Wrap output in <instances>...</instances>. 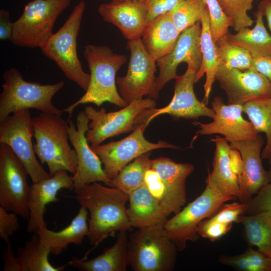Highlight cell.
<instances>
[{"label":"cell","mask_w":271,"mask_h":271,"mask_svg":"<svg viewBox=\"0 0 271 271\" xmlns=\"http://www.w3.org/2000/svg\"><path fill=\"white\" fill-rule=\"evenodd\" d=\"M128 201L127 213L132 228L164 224L168 219L145 183L129 194Z\"/></svg>","instance_id":"obj_26"},{"label":"cell","mask_w":271,"mask_h":271,"mask_svg":"<svg viewBox=\"0 0 271 271\" xmlns=\"http://www.w3.org/2000/svg\"><path fill=\"white\" fill-rule=\"evenodd\" d=\"M201 34V24L199 21L180 34L170 53L157 60L159 74L156 82L159 91L169 81L177 78V69L180 63L185 62L187 68L197 73L199 71L202 59Z\"/></svg>","instance_id":"obj_16"},{"label":"cell","mask_w":271,"mask_h":271,"mask_svg":"<svg viewBox=\"0 0 271 271\" xmlns=\"http://www.w3.org/2000/svg\"><path fill=\"white\" fill-rule=\"evenodd\" d=\"M234 198L206 185L198 197L168 219L163 226L178 250H184L188 241H197L199 237L197 231L199 224L214 215L226 202Z\"/></svg>","instance_id":"obj_9"},{"label":"cell","mask_w":271,"mask_h":271,"mask_svg":"<svg viewBox=\"0 0 271 271\" xmlns=\"http://www.w3.org/2000/svg\"><path fill=\"white\" fill-rule=\"evenodd\" d=\"M183 1L184 0H146L148 10V23L160 15L170 12Z\"/></svg>","instance_id":"obj_44"},{"label":"cell","mask_w":271,"mask_h":271,"mask_svg":"<svg viewBox=\"0 0 271 271\" xmlns=\"http://www.w3.org/2000/svg\"><path fill=\"white\" fill-rule=\"evenodd\" d=\"M245 203L234 202L223 204L211 217L223 223H239L240 216L245 214Z\"/></svg>","instance_id":"obj_42"},{"label":"cell","mask_w":271,"mask_h":271,"mask_svg":"<svg viewBox=\"0 0 271 271\" xmlns=\"http://www.w3.org/2000/svg\"><path fill=\"white\" fill-rule=\"evenodd\" d=\"M88 213L85 207L81 206L77 214L65 228L57 232L49 230L47 227L41 230L37 234L41 243L50 248L51 253L54 255L60 254L71 243L81 245L88 234Z\"/></svg>","instance_id":"obj_27"},{"label":"cell","mask_w":271,"mask_h":271,"mask_svg":"<svg viewBox=\"0 0 271 271\" xmlns=\"http://www.w3.org/2000/svg\"><path fill=\"white\" fill-rule=\"evenodd\" d=\"M252 60L254 68L271 82V55L252 56Z\"/></svg>","instance_id":"obj_47"},{"label":"cell","mask_w":271,"mask_h":271,"mask_svg":"<svg viewBox=\"0 0 271 271\" xmlns=\"http://www.w3.org/2000/svg\"><path fill=\"white\" fill-rule=\"evenodd\" d=\"M33 118L28 109L17 111L0 122V143L9 146L25 166L33 183L50 176L34 151Z\"/></svg>","instance_id":"obj_10"},{"label":"cell","mask_w":271,"mask_h":271,"mask_svg":"<svg viewBox=\"0 0 271 271\" xmlns=\"http://www.w3.org/2000/svg\"><path fill=\"white\" fill-rule=\"evenodd\" d=\"M218 261L239 271H271V258L258 249L251 247L242 254L221 255Z\"/></svg>","instance_id":"obj_34"},{"label":"cell","mask_w":271,"mask_h":271,"mask_svg":"<svg viewBox=\"0 0 271 271\" xmlns=\"http://www.w3.org/2000/svg\"><path fill=\"white\" fill-rule=\"evenodd\" d=\"M211 106L215 112L212 122H193L199 126L197 134L205 136L220 134L230 144L254 139L259 134L252 123L242 117V105H226L221 97L216 96L212 101Z\"/></svg>","instance_id":"obj_17"},{"label":"cell","mask_w":271,"mask_h":271,"mask_svg":"<svg viewBox=\"0 0 271 271\" xmlns=\"http://www.w3.org/2000/svg\"><path fill=\"white\" fill-rule=\"evenodd\" d=\"M7 246L3 253L4 271H22V267L20 261L18 257L14 254L12 249L11 240L6 242Z\"/></svg>","instance_id":"obj_45"},{"label":"cell","mask_w":271,"mask_h":271,"mask_svg":"<svg viewBox=\"0 0 271 271\" xmlns=\"http://www.w3.org/2000/svg\"><path fill=\"white\" fill-rule=\"evenodd\" d=\"M197 72L187 68L182 75L175 79L174 93L170 103L162 108L155 109L153 119L163 114H168L175 119H197L201 116L215 117L213 109L206 106L196 97L194 84Z\"/></svg>","instance_id":"obj_19"},{"label":"cell","mask_w":271,"mask_h":271,"mask_svg":"<svg viewBox=\"0 0 271 271\" xmlns=\"http://www.w3.org/2000/svg\"><path fill=\"white\" fill-rule=\"evenodd\" d=\"M151 153H145L125 166L111 179L109 186L116 188L127 194L145 183L146 171L151 168Z\"/></svg>","instance_id":"obj_32"},{"label":"cell","mask_w":271,"mask_h":271,"mask_svg":"<svg viewBox=\"0 0 271 271\" xmlns=\"http://www.w3.org/2000/svg\"><path fill=\"white\" fill-rule=\"evenodd\" d=\"M209 16L210 29L216 43L225 36L232 26L231 20L225 14L217 0H204Z\"/></svg>","instance_id":"obj_38"},{"label":"cell","mask_w":271,"mask_h":271,"mask_svg":"<svg viewBox=\"0 0 271 271\" xmlns=\"http://www.w3.org/2000/svg\"><path fill=\"white\" fill-rule=\"evenodd\" d=\"M258 8L261 10L263 16L266 18L268 27L271 32V2L260 1Z\"/></svg>","instance_id":"obj_48"},{"label":"cell","mask_w":271,"mask_h":271,"mask_svg":"<svg viewBox=\"0 0 271 271\" xmlns=\"http://www.w3.org/2000/svg\"><path fill=\"white\" fill-rule=\"evenodd\" d=\"M126 230L118 232L114 244L99 255L89 260L73 257L68 262L81 271H125L128 265V236Z\"/></svg>","instance_id":"obj_25"},{"label":"cell","mask_w":271,"mask_h":271,"mask_svg":"<svg viewBox=\"0 0 271 271\" xmlns=\"http://www.w3.org/2000/svg\"><path fill=\"white\" fill-rule=\"evenodd\" d=\"M111 1H127V0H111ZM128 1H146V0H128Z\"/></svg>","instance_id":"obj_50"},{"label":"cell","mask_w":271,"mask_h":271,"mask_svg":"<svg viewBox=\"0 0 271 271\" xmlns=\"http://www.w3.org/2000/svg\"><path fill=\"white\" fill-rule=\"evenodd\" d=\"M264 144L262 137H257L230 144L237 149L241 156L243 165V174L239 186L240 202L246 203L264 185L270 183L269 171L262 166L261 150Z\"/></svg>","instance_id":"obj_21"},{"label":"cell","mask_w":271,"mask_h":271,"mask_svg":"<svg viewBox=\"0 0 271 271\" xmlns=\"http://www.w3.org/2000/svg\"><path fill=\"white\" fill-rule=\"evenodd\" d=\"M244 215L256 214L262 212L271 213V183L262 187L256 195L245 203Z\"/></svg>","instance_id":"obj_41"},{"label":"cell","mask_w":271,"mask_h":271,"mask_svg":"<svg viewBox=\"0 0 271 271\" xmlns=\"http://www.w3.org/2000/svg\"><path fill=\"white\" fill-rule=\"evenodd\" d=\"M269 159V161H270V170L269 171L270 176V183H271V153H270Z\"/></svg>","instance_id":"obj_49"},{"label":"cell","mask_w":271,"mask_h":271,"mask_svg":"<svg viewBox=\"0 0 271 271\" xmlns=\"http://www.w3.org/2000/svg\"><path fill=\"white\" fill-rule=\"evenodd\" d=\"M155 99L147 97L134 100L116 111L106 112L104 108L96 110L86 106L84 112L88 116L89 129L86 137L91 146L101 144L106 139L147 127L153 119L156 106Z\"/></svg>","instance_id":"obj_5"},{"label":"cell","mask_w":271,"mask_h":271,"mask_svg":"<svg viewBox=\"0 0 271 271\" xmlns=\"http://www.w3.org/2000/svg\"><path fill=\"white\" fill-rule=\"evenodd\" d=\"M255 129L265 134L267 142L261 154L262 159H269L271 153V97L248 101L242 105Z\"/></svg>","instance_id":"obj_33"},{"label":"cell","mask_w":271,"mask_h":271,"mask_svg":"<svg viewBox=\"0 0 271 271\" xmlns=\"http://www.w3.org/2000/svg\"><path fill=\"white\" fill-rule=\"evenodd\" d=\"M51 253L50 248L41 242L38 234L34 233L24 246L18 250L17 256L20 261L22 271H62L67 265L55 267L48 259Z\"/></svg>","instance_id":"obj_31"},{"label":"cell","mask_w":271,"mask_h":271,"mask_svg":"<svg viewBox=\"0 0 271 271\" xmlns=\"http://www.w3.org/2000/svg\"><path fill=\"white\" fill-rule=\"evenodd\" d=\"M215 80L226 92L229 104L243 105L271 97V82L253 66L243 71L220 65Z\"/></svg>","instance_id":"obj_15"},{"label":"cell","mask_w":271,"mask_h":271,"mask_svg":"<svg viewBox=\"0 0 271 271\" xmlns=\"http://www.w3.org/2000/svg\"><path fill=\"white\" fill-rule=\"evenodd\" d=\"M177 250L163 224L138 228L128 236V265L134 271H171Z\"/></svg>","instance_id":"obj_6"},{"label":"cell","mask_w":271,"mask_h":271,"mask_svg":"<svg viewBox=\"0 0 271 271\" xmlns=\"http://www.w3.org/2000/svg\"><path fill=\"white\" fill-rule=\"evenodd\" d=\"M215 44L220 65L240 70L253 66L252 56L245 49L227 42L224 37Z\"/></svg>","instance_id":"obj_36"},{"label":"cell","mask_w":271,"mask_h":271,"mask_svg":"<svg viewBox=\"0 0 271 271\" xmlns=\"http://www.w3.org/2000/svg\"><path fill=\"white\" fill-rule=\"evenodd\" d=\"M260 1H266V2H271V0H260Z\"/></svg>","instance_id":"obj_51"},{"label":"cell","mask_w":271,"mask_h":271,"mask_svg":"<svg viewBox=\"0 0 271 271\" xmlns=\"http://www.w3.org/2000/svg\"><path fill=\"white\" fill-rule=\"evenodd\" d=\"M86 8L80 1L73 9L63 26L40 49L48 58L54 61L68 79L85 91L90 82V75L84 71L77 52V38Z\"/></svg>","instance_id":"obj_7"},{"label":"cell","mask_w":271,"mask_h":271,"mask_svg":"<svg viewBox=\"0 0 271 271\" xmlns=\"http://www.w3.org/2000/svg\"><path fill=\"white\" fill-rule=\"evenodd\" d=\"M225 14L231 20L233 29L237 32L250 27L254 21L247 12L253 8L256 0H217Z\"/></svg>","instance_id":"obj_37"},{"label":"cell","mask_w":271,"mask_h":271,"mask_svg":"<svg viewBox=\"0 0 271 271\" xmlns=\"http://www.w3.org/2000/svg\"><path fill=\"white\" fill-rule=\"evenodd\" d=\"M84 56L90 72V80L85 93L78 100L63 109L72 116L80 104L93 103L99 107L108 102L120 108L127 104L120 95L116 85L115 76L126 63V57L114 53L107 46L88 44L85 46Z\"/></svg>","instance_id":"obj_2"},{"label":"cell","mask_w":271,"mask_h":271,"mask_svg":"<svg viewBox=\"0 0 271 271\" xmlns=\"http://www.w3.org/2000/svg\"><path fill=\"white\" fill-rule=\"evenodd\" d=\"M29 174L12 149L0 143V206L29 220Z\"/></svg>","instance_id":"obj_12"},{"label":"cell","mask_w":271,"mask_h":271,"mask_svg":"<svg viewBox=\"0 0 271 271\" xmlns=\"http://www.w3.org/2000/svg\"><path fill=\"white\" fill-rule=\"evenodd\" d=\"M69 140L75 151L77 168L72 176L74 190L94 182H103L109 186L111 180L105 174L98 156L92 150L86 137L89 119L84 111L76 117V127L71 119H68Z\"/></svg>","instance_id":"obj_14"},{"label":"cell","mask_w":271,"mask_h":271,"mask_svg":"<svg viewBox=\"0 0 271 271\" xmlns=\"http://www.w3.org/2000/svg\"><path fill=\"white\" fill-rule=\"evenodd\" d=\"M233 224L221 223L211 217L205 219L198 225V233L211 241L219 240L231 229Z\"/></svg>","instance_id":"obj_40"},{"label":"cell","mask_w":271,"mask_h":271,"mask_svg":"<svg viewBox=\"0 0 271 271\" xmlns=\"http://www.w3.org/2000/svg\"><path fill=\"white\" fill-rule=\"evenodd\" d=\"M151 168L159 174L165 186L169 216L177 214L186 202V181L194 171V166L159 157L151 160Z\"/></svg>","instance_id":"obj_22"},{"label":"cell","mask_w":271,"mask_h":271,"mask_svg":"<svg viewBox=\"0 0 271 271\" xmlns=\"http://www.w3.org/2000/svg\"><path fill=\"white\" fill-rule=\"evenodd\" d=\"M74 192V198L90 214L87 237L92 248L115 232L132 228L126 207L128 194L98 182L85 185Z\"/></svg>","instance_id":"obj_1"},{"label":"cell","mask_w":271,"mask_h":271,"mask_svg":"<svg viewBox=\"0 0 271 271\" xmlns=\"http://www.w3.org/2000/svg\"><path fill=\"white\" fill-rule=\"evenodd\" d=\"M13 29V22L11 21L9 11L0 10V40L4 41L10 39Z\"/></svg>","instance_id":"obj_46"},{"label":"cell","mask_w":271,"mask_h":271,"mask_svg":"<svg viewBox=\"0 0 271 271\" xmlns=\"http://www.w3.org/2000/svg\"><path fill=\"white\" fill-rule=\"evenodd\" d=\"M145 184L152 195L159 203L166 218L169 216L167 191L159 174L150 168L146 172Z\"/></svg>","instance_id":"obj_39"},{"label":"cell","mask_w":271,"mask_h":271,"mask_svg":"<svg viewBox=\"0 0 271 271\" xmlns=\"http://www.w3.org/2000/svg\"><path fill=\"white\" fill-rule=\"evenodd\" d=\"M206 8L204 0H184L169 13L173 23L182 33L200 21Z\"/></svg>","instance_id":"obj_35"},{"label":"cell","mask_w":271,"mask_h":271,"mask_svg":"<svg viewBox=\"0 0 271 271\" xmlns=\"http://www.w3.org/2000/svg\"><path fill=\"white\" fill-rule=\"evenodd\" d=\"M0 94V122L11 114L23 109H35L41 112L62 115L63 110L52 102L54 95L64 85L63 80L54 84H42L24 80L15 68L4 72Z\"/></svg>","instance_id":"obj_4"},{"label":"cell","mask_w":271,"mask_h":271,"mask_svg":"<svg viewBox=\"0 0 271 271\" xmlns=\"http://www.w3.org/2000/svg\"><path fill=\"white\" fill-rule=\"evenodd\" d=\"M127 48L130 58L126 75L118 77V92L127 103L143 98L144 96L156 99L159 91L156 85V61L145 50L141 39L129 40Z\"/></svg>","instance_id":"obj_11"},{"label":"cell","mask_w":271,"mask_h":271,"mask_svg":"<svg viewBox=\"0 0 271 271\" xmlns=\"http://www.w3.org/2000/svg\"><path fill=\"white\" fill-rule=\"evenodd\" d=\"M146 128L139 127L118 141L90 146L100 159L104 171L109 179L114 178L122 168L145 153L159 149L178 148L165 141L156 143L149 142L144 136Z\"/></svg>","instance_id":"obj_13"},{"label":"cell","mask_w":271,"mask_h":271,"mask_svg":"<svg viewBox=\"0 0 271 271\" xmlns=\"http://www.w3.org/2000/svg\"><path fill=\"white\" fill-rule=\"evenodd\" d=\"M211 141L215 144L213 169L208 174L205 183L225 195L239 199L240 191L238 179L230 164L231 147L224 138L219 136Z\"/></svg>","instance_id":"obj_24"},{"label":"cell","mask_w":271,"mask_h":271,"mask_svg":"<svg viewBox=\"0 0 271 271\" xmlns=\"http://www.w3.org/2000/svg\"><path fill=\"white\" fill-rule=\"evenodd\" d=\"M98 12L104 21L116 26L128 41L141 39L148 24L145 1H119L102 4Z\"/></svg>","instance_id":"obj_20"},{"label":"cell","mask_w":271,"mask_h":271,"mask_svg":"<svg viewBox=\"0 0 271 271\" xmlns=\"http://www.w3.org/2000/svg\"><path fill=\"white\" fill-rule=\"evenodd\" d=\"M62 189H74L72 176L63 170L33 183L30 186L28 202L30 217L26 229L28 232L38 233L47 227L44 218L46 207L50 203L59 201L57 195Z\"/></svg>","instance_id":"obj_18"},{"label":"cell","mask_w":271,"mask_h":271,"mask_svg":"<svg viewBox=\"0 0 271 271\" xmlns=\"http://www.w3.org/2000/svg\"><path fill=\"white\" fill-rule=\"evenodd\" d=\"M9 212L0 206V238L6 242L20 227L17 214Z\"/></svg>","instance_id":"obj_43"},{"label":"cell","mask_w":271,"mask_h":271,"mask_svg":"<svg viewBox=\"0 0 271 271\" xmlns=\"http://www.w3.org/2000/svg\"><path fill=\"white\" fill-rule=\"evenodd\" d=\"M239 223L242 224L245 238L251 246L271 258V213L262 212L242 215Z\"/></svg>","instance_id":"obj_30"},{"label":"cell","mask_w":271,"mask_h":271,"mask_svg":"<svg viewBox=\"0 0 271 271\" xmlns=\"http://www.w3.org/2000/svg\"><path fill=\"white\" fill-rule=\"evenodd\" d=\"M71 0H31L13 22L10 42L20 47L41 48L53 33L55 22Z\"/></svg>","instance_id":"obj_8"},{"label":"cell","mask_w":271,"mask_h":271,"mask_svg":"<svg viewBox=\"0 0 271 271\" xmlns=\"http://www.w3.org/2000/svg\"><path fill=\"white\" fill-rule=\"evenodd\" d=\"M33 124L35 154L42 164L47 165L49 174L63 170L75 174L77 156L68 142V121L61 115L41 112L33 118Z\"/></svg>","instance_id":"obj_3"},{"label":"cell","mask_w":271,"mask_h":271,"mask_svg":"<svg viewBox=\"0 0 271 271\" xmlns=\"http://www.w3.org/2000/svg\"><path fill=\"white\" fill-rule=\"evenodd\" d=\"M181 33L168 12L148 23L141 39L146 52L157 61L172 51Z\"/></svg>","instance_id":"obj_23"},{"label":"cell","mask_w":271,"mask_h":271,"mask_svg":"<svg viewBox=\"0 0 271 271\" xmlns=\"http://www.w3.org/2000/svg\"><path fill=\"white\" fill-rule=\"evenodd\" d=\"M200 21L201 24L200 45L202 59L200 68L196 75L195 82L197 83L205 74L204 97L202 102L206 105L215 80L216 72L220 64L216 44L213 41L210 32L209 16L207 6Z\"/></svg>","instance_id":"obj_28"},{"label":"cell","mask_w":271,"mask_h":271,"mask_svg":"<svg viewBox=\"0 0 271 271\" xmlns=\"http://www.w3.org/2000/svg\"><path fill=\"white\" fill-rule=\"evenodd\" d=\"M256 18L254 27L244 28L234 34L227 33L224 38L227 42L247 50L251 56L271 55V36L263 22V14L258 8L254 14Z\"/></svg>","instance_id":"obj_29"}]
</instances>
